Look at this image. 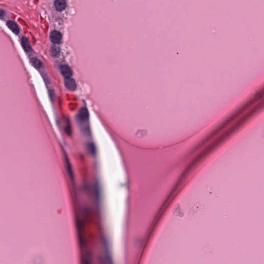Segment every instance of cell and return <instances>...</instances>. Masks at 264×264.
Returning a JSON list of instances; mask_svg holds the SVG:
<instances>
[{
	"mask_svg": "<svg viewBox=\"0 0 264 264\" xmlns=\"http://www.w3.org/2000/svg\"><path fill=\"white\" fill-rule=\"evenodd\" d=\"M89 117V112L86 107H82L77 115V120L82 126L81 129L84 133L87 134H89V128L88 124Z\"/></svg>",
	"mask_w": 264,
	"mask_h": 264,
	"instance_id": "1",
	"label": "cell"
},
{
	"mask_svg": "<svg viewBox=\"0 0 264 264\" xmlns=\"http://www.w3.org/2000/svg\"><path fill=\"white\" fill-rule=\"evenodd\" d=\"M50 39L53 43L55 45L59 44L62 40V35L58 30H53L50 33Z\"/></svg>",
	"mask_w": 264,
	"mask_h": 264,
	"instance_id": "2",
	"label": "cell"
},
{
	"mask_svg": "<svg viewBox=\"0 0 264 264\" xmlns=\"http://www.w3.org/2000/svg\"><path fill=\"white\" fill-rule=\"evenodd\" d=\"M64 84L67 89L70 91H74L76 89V85L74 80L71 77H66L64 80Z\"/></svg>",
	"mask_w": 264,
	"mask_h": 264,
	"instance_id": "3",
	"label": "cell"
},
{
	"mask_svg": "<svg viewBox=\"0 0 264 264\" xmlns=\"http://www.w3.org/2000/svg\"><path fill=\"white\" fill-rule=\"evenodd\" d=\"M60 69L62 74L65 78L71 77L72 75V70L68 65H62L60 68Z\"/></svg>",
	"mask_w": 264,
	"mask_h": 264,
	"instance_id": "4",
	"label": "cell"
},
{
	"mask_svg": "<svg viewBox=\"0 0 264 264\" xmlns=\"http://www.w3.org/2000/svg\"><path fill=\"white\" fill-rule=\"evenodd\" d=\"M6 25L12 32L15 34H19L20 32L19 28L18 27L17 23L13 21H8L6 22Z\"/></svg>",
	"mask_w": 264,
	"mask_h": 264,
	"instance_id": "5",
	"label": "cell"
},
{
	"mask_svg": "<svg viewBox=\"0 0 264 264\" xmlns=\"http://www.w3.org/2000/svg\"><path fill=\"white\" fill-rule=\"evenodd\" d=\"M55 9L58 12H62L64 10L66 6V2L64 0H56L54 2Z\"/></svg>",
	"mask_w": 264,
	"mask_h": 264,
	"instance_id": "6",
	"label": "cell"
},
{
	"mask_svg": "<svg viewBox=\"0 0 264 264\" xmlns=\"http://www.w3.org/2000/svg\"><path fill=\"white\" fill-rule=\"evenodd\" d=\"M65 162L66 167V169L67 171L69 176L70 177L71 179H73V172L72 165L71 164V162H70L69 158H68L67 156L66 155H65Z\"/></svg>",
	"mask_w": 264,
	"mask_h": 264,
	"instance_id": "7",
	"label": "cell"
},
{
	"mask_svg": "<svg viewBox=\"0 0 264 264\" xmlns=\"http://www.w3.org/2000/svg\"><path fill=\"white\" fill-rule=\"evenodd\" d=\"M21 45L23 49L26 52H30V51H32V47L27 38L23 37L21 38Z\"/></svg>",
	"mask_w": 264,
	"mask_h": 264,
	"instance_id": "8",
	"label": "cell"
},
{
	"mask_svg": "<svg viewBox=\"0 0 264 264\" xmlns=\"http://www.w3.org/2000/svg\"><path fill=\"white\" fill-rule=\"evenodd\" d=\"M30 64L36 69H39L43 67V63L41 62L40 60H38L37 58H31L30 59Z\"/></svg>",
	"mask_w": 264,
	"mask_h": 264,
	"instance_id": "9",
	"label": "cell"
},
{
	"mask_svg": "<svg viewBox=\"0 0 264 264\" xmlns=\"http://www.w3.org/2000/svg\"><path fill=\"white\" fill-rule=\"evenodd\" d=\"M50 54L53 58H58L60 55V48L57 46H53L50 50Z\"/></svg>",
	"mask_w": 264,
	"mask_h": 264,
	"instance_id": "10",
	"label": "cell"
},
{
	"mask_svg": "<svg viewBox=\"0 0 264 264\" xmlns=\"http://www.w3.org/2000/svg\"><path fill=\"white\" fill-rule=\"evenodd\" d=\"M65 131L67 133L69 136H71L72 135V127H71V125L70 123V121L69 120H67L66 123L65 125Z\"/></svg>",
	"mask_w": 264,
	"mask_h": 264,
	"instance_id": "11",
	"label": "cell"
},
{
	"mask_svg": "<svg viewBox=\"0 0 264 264\" xmlns=\"http://www.w3.org/2000/svg\"><path fill=\"white\" fill-rule=\"evenodd\" d=\"M88 150L90 152V153L93 155L94 154L95 152V146L93 145V144L89 143V144L88 145Z\"/></svg>",
	"mask_w": 264,
	"mask_h": 264,
	"instance_id": "12",
	"label": "cell"
},
{
	"mask_svg": "<svg viewBox=\"0 0 264 264\" xmlns=\"http://www.w3.org/2000/svg\"><path fill=\"white\" fill-rule=\"evenodd\" d=\"M5 15V12L4 10L0 9V18H2Z\"/></svg>",
	"mask_w": 264,
	"mask_h": 264,
	"instance_id": "13",
	"label": "cell"
}]
</instances>
